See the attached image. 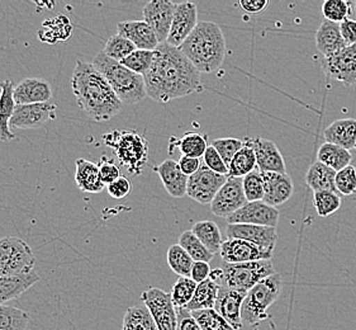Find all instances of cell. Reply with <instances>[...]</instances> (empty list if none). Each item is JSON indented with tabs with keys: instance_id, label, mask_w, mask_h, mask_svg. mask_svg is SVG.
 <instances>
[{
	"instance_id": "41",
	"label": "cell",
	"mask_w": 356,
	"mask_h": 330,
	"mask_svg": "<svg viewBox=\"0 0 356 330\" xmlns=\"http://www.w3.org/2000/svg\"><path fill=\"white\" fill-rule=\"evenodd\" d=\"M136 50L137 49L134 43L117 33V35H113L108 38L103 52H104V55H107L108 58L121 63Z\"/></svg>"
},
{
	"instance_id": "28",
	"label": "cell",
	"mask_w": 356,
	"mask_h": 330,
	"mask_svg": "<svg viewBox=\"0 0 356 330\" xmlns=\"http://www.w3.org/2000/svg\"><path fill=\"white\" fill-rule=\"evenodd\" d=\"M40 281L35 271L19 276H0V305L15 300Z\"/></svg>"
},
{
	"instance_id": "34",
	"label": "cell",
	"mask_w": 356,
	"mask_h": 330,
	"mask_svg": "<svg viewBox=\"0 0 356 330\" xmlns=\"http://www.w3.org/2000/svg\"><path fill=\"white\" fill-rule=\"evenodd\" d=\"M317 160L337 173L351 165L350 163L353 160V155L349 150L342 149L337 145L323 143L317 152Z\"/></svg>"
},
{
	"instance_id": "48",
	"label": "cell",
	"mask_w": 356,
	"mask_h": 330,
	"mask_svg": "<svg viewBox=\"0 0 356 330\" xmlns=\"http://www.w3.org/2000/svg\"><path fill=\"white\" fill-rule=\"evenodd\" d=\"M337 194L351 196L356 194V166L349 165L336 174L335 180Z\"/></svg>"
},
{
	"instance_id": "19",
	"label": "cell",
	"mask_w": 356,
	"mask_h": 330,
	"mask_svg": "<svg viewBox=\"0 0 356 330\" xmlns=\"http://www.w3.org/2000/svg\"><path fill=\"white\" fill-rule=\"evenodd\" d=\"M257 155V169L261 173L286 174L284 158L275 143L263 137H246Z\"/></svg>"
},
{
	"instance_id": "60",
	"label": "cell",
	"mask_w": 356,
	"mask_h": 330,
	"mask_svg": "<svg viewBox=\"0 0 356 330\" xmlns=\"http://www.w3.org/2000/svg\"><path fill=\"white\" fill-rule=\"evenodd\" d=\"M355 19H356V15H355Z\"/></svg>"
},
{
	"instance_id": "22",
	"label": "cell",
	"mask_w": 356,
	"mask_h": 330,
	"mask_svg": "<svg viewBox=\"0 0 356 330\" xmlns=\"http://www.w3.org/2000/svg\"><path fill=\"white\" fill-rule=\"evenodd\" d=\"M52 100V89L47 80L41 78H26L15 86L17 106L47 103Z\"/></svg>"
},
{
	"instance_id": "53",
	"label": "cell",
	"mask_w": 356,
	"mask_h": 330,
	"mask_svg": "<svg viewBox=\"0 0 356 330\" xmlns=\"http://www.w3.org/2000/svg\"><path fill=\"white\" fill-rule=\"evenodd\" d=\"M177 314H178L177 330H202L189 310H186V308H177Z\"/></svg>"
},
{
	"instance_id": "23",
	"label": "cell",
	"mask_w": 356,
	"mask_h": 330,
	"mask_svg": "<svg viewBox=\"0 0 356 330\" xmlns=\"http://www.w3.org/2000/svg\"><path fill=\"white\" fill-rule=\"evenodd\" d=\"M265 196L263 201L273 207H277L288 201L294 192L292 178L288 174L280 173H261Z\"/></svg>"
},
{
	"instance_id": "58",
	"label": "cell",
	"mask_w": 356,
	"mask_h": 330,
	"mask_svg": "<svg viewBox=\"0 0 356 330\" xmlns=\"http://www.w3.org/2000/svg\"><path fill=\"white\" fill-rule=\"evenodd\" d=\"M351 8H353V10H354V13H355L356 15V1L351 3Z\"/></svg>"
},
{
	"instance_id": "56",
	"label": "cell",
	"mask_w": 356,
	"mask_h": 330,
	"mask_svg": "<svg viewBox=\"0 0 356 330\" xmlns=\"http://www.w3.org/2000/svg\"><path fill=\"white\" fill-rule=\"evenodd\" d=\"M211 266L207 262H194L193 265L192 273H191V278H192L195 283H202L204 281L208 280L211 277Z\"/></svg>"
},
{
	"instance_id": "20",
	"label": "cell",
	"mask_w": 356,
	"mask_h": 330,
	"mask_svg": "<svg viewBox=\"0 0 356 330\" xmlns=\"http://www.w3.org/2000/svg\"><path fill=\"white\" fill-rule=\"evenodd\" d=\"M246 294H248L241 291L220 286L218 296L216 300L214 310L236 330H240L243 327L241 309Z\"/></svg>"
},
{
	"instance_id": "10",
	"label": "cell",
	"mask_w": 356,
	"mask_h": 330,
	"mask_svg": "<svg viewBox=\"0 0 356 330\" xmlns=\"http://www.w3.org/2000/svg\"><path fill=\"white\" fill-rule=\"evenodd\" d=\"M227 175L212 172L206 165L202 164L200 171L189 177L186 196L200 205H211L216 194L227 182Z\"/></svg>"
},
{
	"instance_id": "8",
	"label": "cell",
	"mask_w": 356,
	"mask_h": 330,
	"mask_svg": "<svg viewBox=\"0 0 356 330\" xmlns=\"http://www.w3.org/2000/svg\"><path fill=\"white\" fill-rule=\"evenodd\" d=\"M35 254L24 240L0 237V276H19L35 271Z\"/></svg>"
},
{
	"instance_id": "38",
	"label": "cell",
	"mask_w": 356,
	"mask_h": 330,
	"mask_svg": "<svg viewBox=\"0 0 356 330\" xmlns=\"http://www.w3.org/2000/svg\"><path fill=\"white\" fill-rule=\"evenodd\" d=\"M179 245L192 257L194 262L209 263L213 259L214 254H212L204 245L200 243V239L194 235L192 230H186L180 235Z\"/></svg>"
},
{
	"instance_id": "5",
	"label": "cell",
	"mask_w": 356,
	"mask_h": 330,
	"mask_svg": "<svg viewBox=\"0 0 356 330\" xmlns=\"http://www.w3.org/2000/svg\"><path fill=\"white\" fill-rule=\"evenodd\" d=\"M103 143L112 148L121 165L127 168L132 175L143 174L149 162V143L137 131L114 129L102 137Z\"/></svg>"
},
{
	"instance_id": "7",
	"label": "cell",
	"mask_w": 356,
	"mask_h": 330,
	"mask_svg": "<svg viewBox=\"0 0 356 330\" xmlns=\"http://www.w3.org/2000/svg\"><path fill=\"white\" fill-rule=\"evenodd\" d=\"M275 273L277 271L270 259L237 265L223 263L221 277L217 282L220 286L248 294L260 281L265 280Z\"/></svg>"
},
{
	"instance_id": "36",
	"label": "cell",
	"mask_w": 356,
	"mask_h": 330,
	"mask_svg": "<svg viewBox=\"0 0 356 330\" xmlns=\"http://www.w3.org/2000/svg\"><path fill=\"white\" fill-rule=\"evenodd\" d=\"M192 231L194 235L200 239V243L212 254H217L221 251L222 244L225 240L222 237L221 230L214 221H198L193 225Z\"/></svg>"
},
{
	"instance_id": "11",
	"label": "cell",
	"mask_w": 356,
	"mask_h": 330,
	"mask_svg": "<svg viewBox=\"0 0 356 330\" xmlns=\"http://www.w3.org/2000/svg\"><path fill=\"white\" fill-rule=\"evenodd\" d=\"M322 69L328 78L337 80L343 86L356 84V45L346 46L330 58H323Z\"/></svg>"
},
{
	"instance_id": "21",
	"label": "cell",
	"mask_w": 356,
	"mask_h": 330,
	"mask_svg": "<svg viewBox=\"0 0 356 330\" xmlns=\"http://www.w3.org/2000/svg\"><path fill=\"white\" fill-rule=\"evenodd\" d=\"M117 33L134 43L137 50L155 51L160 45L155 32L145 21L120 22Z\"/></svg>"
},
{
	"instance_id": "55",
	"label": "cell",
	"mask_w": 356,
	"mask_h": 330,
	"mask_svg": "<svg viewBox=\"0 0 356 330\" xmlns=\"http://www.w3.org/2000/svg\"><path fill=\"white\" fill-rule=\"evenodd\" d=\"M269 0H240L238 6L248 15H260L269 7Z\"/></svg>"
},
{
	"instance_id": "14",
	"label": "cell",
	"mask_w": 356,
	"mask_h": 330,
	"mask_svg": "<svg viewBox=\"0 0 356 330\" xmlns=\"http://www.w3.org/2000/svg\"><path fill=\"white\" fill-rule=\"evenodd\" d=\"M198 8L191 1L179 3L175 7L170 33L166 43L179 49L198 26Z\"/></svg>"
},
{
	"instance_id": "37",
	"label": "cell",
	"mask_w": 356,
	"mask_h": 330,
	"mask_svg": "<svg viewBox=\"0 0 356 330\" xmlns=\"http://www.w3.org/2000/svg\"><path fill=\"white\" fill-rule=\"evenodd\" d=\"M122 330H159L154 317L145 305L131 306L123 316Z\"/></svg>"
},
{
	"instance_id": "24",
	"label": "cell",
	"mask_w": 356,
	"mask_h": 330,
	"mask_svg": "<svg viewBox=\"0 0 356 330\" xmlns=\"http://www.w3.org/2000/svg\"><path fill=\"white\" fill-rule=\"evenodd\" d=\"M152 169L159 174L165 189L171 197L181 198L186 196L189 177H186V174L180 171L178 162L172 159H166L161 164L154 166Z\"/></svg>"
},
{
	"instance_id": "2",
	"label": "cell",
	"mask_w": 356,
	"mask_h": 330,
	"mask_svg": "<svg viewBox=\"0 0 356 330\" xmlns=\"http://www.w3.org/2000/svg\"><path fill=\"white\" fill-rule=\"evenodd\" d=\"M70 83L79 108L94 121L107 123L121 112L123 103L93 63L78 60Z\"/></svg>"
},
{
	"instance_id": "42",
	"label": "cell",
	"mask_w": 356,
	"mask_h": 330,
	"mask_svg": "<svg viewBox=\"0 0 356 330\" xmlns=\"http://www.w3.org/2000/svg\"><path fill=\"white\" fill-rule=\"evenodd\" d=\"M198 283H195L191 277H179L171 290V300L175 308H186L192 301Z\"/></svg>"
},
{
	"instance_id": "12",
	"label": "cell",
	"mask_w": 356,
	"mask_h": 330,
	"mask_svg": "<svg viewBox=\"0 0 356 330\" xmlns=\"http://www.w3.org/2000/svg\"><path fill=\"white\" fill-rule=\"evenodd\" d=\"M227 239H243L251 244L257 245L260 249L274 253L278 242L277 228L246 225V223H227L226 226Z\"/></svg>"
},
{
	"instance_id": "6",
	"label": "cell",
	"mask_w": 356,
	"mask_h": 330,
	"mask_svg": "<svg viewBox=\"0 0 356 330\" xmlns=\"http://www.w3.org/2000/svg\"><path fill=\"white\" fill-rule=\"evenodd\" d=\"M283 281L278 273L260 281L250 290L241 309L243 325H254L268 317V309L277 301L282 292Z\"/></svg>"
},
{
	"instance_id": "9",
	"label": "cell",
	"mask_w": 356,
	"mask_h": 330,
	"mask_svg": "<svg viewBox=\"0 0 356 330\" xmlns=\"http://www.w3.org/2000/svg\"><path fill=\"white\" fill-rule=\"evenodd\" d=\"M143 305L149 309L159 330H177L178 314L171 294L163 290L151 288L141 294Z\"/></svg>"
},
{
	"instance_id": "27",
	"label": "cell",
	"mask_w": 356,
	"mask_h": 330,
	"mask_svg": "<svg viewBox=\"0 0 356 330\" xmlns=\"http://www.w3.org/2000/svg\"><path fill=\"white\" fill-rule=\"evenodd\" d=\"M326 143L337 145L342 149L351 150L356 145V120L342 118L336 120L323 131Z\"/></svg>"
},
{
	"instance_id": "13",
	"label": "cell",
	"mask_w": 356,
	"mask_h": 330,
	"mask_svg": "<svg viewBox=\"0 0 356 330\" xmlns=\"http://www.w3.org/2000/svg\"><path fill=\"white\" fill-rule=\"evenodd\" d=\"M245 203H248V200L243 192V178L228 177L227 182L216 194L211 203V211L213 215L227 219L243 207Z\"/></svg>"
},
{
	"instance_id": "18",
	"label": "cell",
	"mask_w": 356,
	"mask_h": 330,
	"mask_svg": "<svg viewBox=\"0 0 356 330\" xmlns=\"http://www.w3.org/2000/svg\"><path fill=\"white\" fill-rule=\"evenodd\" d=\"M223 263L237 265L271 259L273 254L260 249L257 245L251 244L243 239H226L222 244L221 251Z\"/></svg>"
},
{
	"instance_id": "39",
	"label": "cell",
	"mask_w": 356,
	"mask_h": 330,
	"mask_svg": "<svg viewBox=\"0 0 356 330\" xmlns=\"http://www.w3.org/2000/svg\"><path fill=\"white\" fill-rule=\"evenodd\" d=\"M166 257L172 272L179 274V277H191L194 260L180 245H171Z\"/></svg>"
},
{
	"instance_id": "35",
	"label": "cell",
	"mask_w": 356,
	"mask_h": 330,
	"mask_svg": "<svg viewBox=\"0 0 356 330\" xmlns=\"http://www.w3.org/2000/svg\"><path fill=\"white\" fill-rule=\"evenodd\" d=\"M220 291V285L217 281L211 277L197 286L195 294L193 296L192 301L186 305V310L197 311V310L214 309L216 300Z\"/></svg>"
},
{
	"instance_id": "52",
	"label": "cell",
	"mask_w": 356,
	"mask_h": 330,
	"mask_svg": "<svg viewBox=\"0 0 356 330\" xmlns=\"http://www.w3.org/2000/svg\"><path fill=\"white\" fill-rule=\"evenodd\" d=\"M107 189L111 197H113L115 200H121L131 194L132 184L126 177L122 175L118 180H114L113 183L108 184Z\"/></svg>"
},
{
	"instance_id": "30",
	"label": "cell",
	"mask_w": 356,
	"mask_h": 330,
	"mask_svg": "<svg viewBox=\"0 0 356 330\" xmlns=\"http://www.w3.org/2000/svg\"><path fill=\"white\" fill-rule=\"evenodd\" d=\"M72 21L66 15H56L43 22L37 36L41 42L55 45L66 42L72 36Z\"/></svg>"
},
{
	"instance_id": "26",
	"label": "cell",
	"mask_w": 356,
	"mask_h": 330,
	"mask_svg": "<svg viewBox=\"0 0 356 330\" xmlns=\"http://www.w3.org/2000/svg\"><path fill=\"white\" fill-rule=\"evenodd\" d=\"M316 47L323 58H330L345 49L346 43L342 38L340 24L326 19L322 22L316 32Z\"/></svg>"
},
{
	"instance_id": "4",
	"label": "cell",
	"mask_w": 356,
	"mask_h": 330,
	"mask_svg": "<svg viewBox=\"0 0 356 330\" xmlns=\"http://www.w3.org/2000/svg\"><path fill=\"white\" fill-rule=\"evenodd\" d=\"M93 65L106 78L123 104H137L147 97L143 75L131 72L121 63L108 58L103 51L94 58Z\"/></svg>"
},
{
	"instance_id": "1",
	"label": "cell",
	"mask_w": 356,
	"mask_h": 330,
	"mask_svg": "<svg viewBox=\"0 0 356 330\" xmlns=\"http://www.w3.org/2000/svg\"><path fill=\"white\" fill-rule=\"evenodd\" d=\"M143 79L147 97L159 103H169L200 89L197 68L181 51L166 42L157 46L154 63Z\"/></svg>"
},
{
	"instance_id": "57",
	"label": "cell",
	"mask_w": 356,
	"mask_h": 330,
	"mask_svg": "<svg viewBox=\"0 0 356 330\" xmlns=\"http://www.w3.org/2000/svg\"><path fill=\"white\" fill-rule=\"evenodd\" d=\"M179 168L180 171L186 174V177H192L193 174L198 172L202 166V162L198 158H191V157H183L179 159Z\"/></svg>"
},
{
	"instance_id": "17",
	"label": "cell",
	"mask_w": 356,
	"mask_h": 330,
	"mask_svg": "<svg viewBox=\"0 0 356 330\" xmlns=\"http://www.w3.org/2000/svg\"><path fill=\"white\" fill-rule=\"evenodd\" d=\"M57 106L52 102L17 106L10 120V127L29 129L41 127L42 125L56 118Z\"/></svg>"
},
{
	"instance_id": "49",
	"label": "cell",
	"mask_w": 356,
	"mask_h": 330,
	"mask_svg": "<svg viewBox=\"0 0 356 330\" xmlns=\"http://www.w3.org/2000/svg\"><path fill=\"white\" fill-rule=\"evenodd\" d=\"M212 146H213L216 150L218 151V154L221 155L223 162L226 164L229 165L236 154L243 149V140L232 139V137L217 139V140H214L213 143H212Z\"/></svg>"
},
{
	"instance_id": "44",
	"label": "cell",
	"mask_w": 356,
	"mask_h": 330,
	"mask_svg": "<svg viewBox=\"0 0 356 330\" xmlns=\"http://www.w3.org/2000/svg\"><path fill=\"white\" fill-rule=\"evenodd\" d=\"M202 330H236L214 309L191 311Z\"/></svg>"
},
{
	"instance_id": "43",
	"label": "cell",
	"mask_w": 356,
	"mask_h": 330,
	"mask_svg": "<svg viewBox=\"0 0 356 330\" xmlns=\"http://www.w3.org/2000/svg\"><path fill=\"white\" fill-rule=\"evenodd\" d=\"M341 197L339 194L332 191L314 192V208L321 217L334 215L341 207Z\"/></svg>"
},
{
	"instance_id": "25",
	"label": "cell",
	"mask_w": 356,
	"mask_h": 330,
	"mask_svg": "<svg viewBox=\"0 0 356 330\" xmlns=\"http://www.w3.org/2000/svg\"><path fill=\"white\" fill-rule=\"evenodd\" d=\"M0 141L10 143L15 135L10 131V120L15 115V84L10 79L4 80L0 84Z\"/></svg>"
},
{
	"instance_id": "32",
	"label": "cell",
	"mask_w": 356,
	"mask_h": 330,
	"mask_svg": "<svg viewBox=\"0 0 356 330\" xmlns=\"http://www.w3.org/2000/svg\"><path fill=\"white\" fill-rule=\"evenodd\" d=\"M335 171L328 168L321 162H314L307 171L306 183L314 192H322V191H332L337 192L335 186Z\"/></svg>"
},
{
	"instance_id": "33",
	"label": "cell",
	"mask_w": 356,
	"mask_h": 330,
	"mask_svg": "<svg viewBox=\"0 0 356 330\" xmlns=\"http://www.w3.org/2000/svg\"><path fill=\"white\" fill-rule=\"evenodd\" d=\"M257 162L255 151L250 145L248 139H243L241 150L236 154L232 162L228 165V177L231 178H243L248 174L257 171Z\"/></svg>"
},
{
	"instance_id": "50",
	"label": "cell",
	"mask_w": 356,
	"mask_h": 330,
	"mask_svg": "<svg viewBox=\"0 0 356 330\" xmlns=\"http://www.w3.org/2000/svg\"><path fill=\"white\" fill-rule=\"evenodd\" d=\"M203 164L206 165L207 168L211 169L212 172L228 177V165L223 162L221 155L212 145L207 148L206 152L203 155Z\"/></svg>"
},
{
	"instance_id": "16",
	"label": "cell",
	"mask_w": 356,
	"mask_h": 330,
	"mask_svg": "<svg viewBox=\"0 0 356 330\" xmlns=\"http://www.w3.org/2000/svg\"><path fill=\"white\" fill-rule=\"evenodd\" d=\"M226 220L228 223H246L277 228L279 211L278 208L273 207L264 201L248 202Z\"/></svg>"
},
{
	"instance_id": "45",
	"label": "cell",
	"mask_w": 356,
	"mask_h": 330,
	"mask_svg": "<svg viewBox=\"0 0 356 330\" xmlns=\"http://www.w3.org/2000/svg\"><path fill=\"white\" fill-rule=\"evenodd\" d=\"M155 51L136 50L129 56L121 61L123 66H126L131 72L138 75H145L150 70L151 65L154 63Z\"/></svg>"
},
{
	"instance_id": "47",
	"label": "cell",
	"mask_w": 356,
	"mask_h": 330,
	"mask_svg": "<svg viewBox=\"0 0 356 330\" xmlns=\"http://www.w3.org/2000/svg\"><path fill=\"white\" fill-rule=\"evenodd\" d=\"M322 13L326 21L341 23L350 18L351 3L345 0H326L322 6Z\"/></svg>"
},
{
	"instance_id": "15",
	"label": "cell",
	"mask_w": 356,
	"mask_h": 330,
	"mask_svg": "<svg viewBox=\"0 0 356 330\" xmlns=\"http://www.w3.org/2000/svg\"><path fill=\"white\" fill-rule=\"evenodd\" d=\"M175 7L170 0H152L143 8V21L155 32L159 43L168 41Z\"/></svg>"
},
{
	"instance_id": "51",
	"label": "cell",
	"mask_w": 356,
	"mask_h": 330,
	"mask_svg": "<svg viewBox=\"0 0 356 330\" xmlns=\"http://www.w3.org/2000/svg\"><path fill=\"white\" fill-rule=\"evenodd\" d=\"M99 171L102 180H103L106 186L113 183L114 180H117L120 177H122L120 166L115 164L112 159L108 158L106 155L100 158Z\"/></svg>"
},
{
	"instance_id": "31",
	"label": "cell",
	"mask_w": 356,
	"mask_h": 330,
	"mask_svg": "<svg viewBox=\"0 0 356 330\" xmlns=\"http://www.w3.org/2000/svg\"><path fill=\"white\" fill-rule=\"evenodd\" d=\"M208 137L206 135H202L200 132H186L184 136L170 137L169 141V152L172 154V151L179 149L183 157H191V158L200 159L208 148Z\"/></svg>"
},
{
	"instance_id": "46",
	"label": "cell",
	"mask_w": 356,
	"mask_h": 330,
	"mask_svg": "<svg viewBox=\"0 0 356 330\" xmlns=\"http://www.w3.org/2000/svg\"><path fill=\"white\" fill-rule=\"evenodd\" d=\"M243 187L248 202L263 201L265 196V186H264L263 175L259 169L243 177Z\"/></svg>"
},
{
	"instance_id": "59",
	"label": "cell",
	"mask_w": 356,
	"mask_h": 330,
	"mask_svg": "<svg viewBox=\"0 0 356 330\" xmlns=\"http://www.w3.org/2000/svg\"><path fill=\"white\" fill-rule=\"evenodd\" d=\"M355 150H356V145H355Z\"/></svg>"
},
{
	"instance_id": "54",
	"label": "cell",
	"mask_w": 356,
	"mask_h": 330,
	"mask_svg": "<svg viewBox=\"0 0 356 330\" xmlns=\"http://www.w3.org/2000/svg\"><path fill=\"white\" fill-rule=\"evenodd\" d=\"M340 32L346 46L356 45V19L348 18L340 23Z\"/></svg>"
},
{
	"instance_id": "29",
	"label": "cell",
	"mask_w": 356,
	"mask_h": 330,
	"mask_svg": "<svg viewBox=\"0 0 356 330\" xmlns=\"http://www.w3.org/2000/svg\"><path fill=\"white\" fill-rule=\"evenodd\" d=\"M75 182L81 192L100 194L106 188V184L100 175L99 165L86 159H78L75 162Z\"/></svg>"
},
{
	"instance_id": "40",
	"label": "cell",
	"mask_w": 356,
	"mask_h": 330,
	"mask_svg": "<svg viewBox=\"0 0 356 330\" xmlns=\"http://www.w3.org/2000/svg\"><path fill=\"white\" fill-rule=\"evenodd\" d=\"M29 315L13 306L0 305V330H26Z\"/></svg>"
},
{
	"instance_id": "3",
	"label": "cell",
	"mask_w": 356,
	"mask_h": 330,
	"mask_svg": "<svg viewBox=\"0 0 356 330\" xmlns=\"http://www.w3.org/2000/svg\"><path fill=\"white\" fill-rule=\"evenodd\" d=\"M179 50L186 55L200 72H216L226 56V40L221 29L213 22H200Z\"/></svg>"
}]
</instances>
